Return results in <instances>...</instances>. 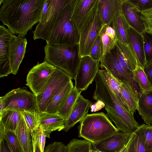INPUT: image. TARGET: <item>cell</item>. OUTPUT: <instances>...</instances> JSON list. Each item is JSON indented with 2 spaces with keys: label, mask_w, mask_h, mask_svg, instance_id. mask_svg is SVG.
Returning <instances> with one entry per match:
<instances>
[{
  "label": "cell",
  "mask_w": 152,
  "mask_h": 152,
  "mask_svg": "<svg viewBox=\"0 0 152 152\" xmlns=\"http://www.w3.org/2000/svg\"><path fill=\"white\" fill-rule=\"evenodd\" d=\"M72 0H49L48 11L32 31L34 40L62 45L79 43V31L72 18Z\"/></svg>",
  "instance_id": "1"
},
{
  "label": "cell",
  "mask_w": 152,
  "mask_h": 152,
  "mask_svg": "<svg viewBox=\"0 0 152 152\" xmlns=\"http://www.w3.org/2000/svg\"><path fill=\"white\" fill-rule=\"evenodd\" d=\"M45 0H0V20L13 34L24 38L39 23Z\"/></svg>",
  "instance_id": "2"
},
{
  "label": "cell",
  "mask_w": 152,
  "mask_h": 152,
  "mask_svg": "<svg viewBox=\"0 0 152 152\" xmlns=\"http://www.w3.org/2000/svg\"><path fill=\"white\" fill-rule=\"evenodd\" d=\"M96 87L93 98L104 104L108 117L119 131L132 132L139 127L133 115L126 108L110 87L99 70L94 79Z\"/></svg>",
  "instance_id": "3"
},
{
  "label": "cell",
  "mask_w": 152,
  "mask_h": 152,
  "mask_svg": "<svg viewBox=\"0 0 152 152\" xmlns=\"http://www.w3.org/2000/svg\"><path fill=\"white\" fill-rule=\"evenodd\" d=\"M79 137L96 144L111 137L119 131L107 115L100 112L87 114L78 126Z\"/></svg>",
  "instance_id": "4"
},
{
  "label": "cell",
  "mask_w": 152,
  "mask_h": 152,
  "mask_svg": "<svg viewBox=\"0 0 152 152\" xmlns=\"http://www.w3.org/2000/svg\"><path fill=\"white\" fill-rule=\"evenodd\" d=\"M44 61L68 73L75 79L82 58L79 43L62 45L47 44L44 47Z\"/></svg>",
  "instance_id": "5"
},
{
  "label": "cell",
  "mask_w": 152,
  "mask_h": 152,
  "mask_svg": "<svg viewBox=\"0 0 152 152\" xmlns=\"http://www.w3.org/2000/svg\"><path fill=\"white\" fill-rule=\"evenodd\" d=\"M99 0L79 30V53L81 58L88 56L104 25L98 7Z\"/></svg>",
  "instance_id": "6"
},
{
  "label": "cell",
  "mask_w": 152,
  "mask_h": 152,
  "mask_svg": "<svg viewBox=\"0 0 152 152\" xmlns=\"http://www.w3.org/2000/svg\"><path fill=\"white\" fill-rule=\"evenodd\" d=\"M72 78L66 72L56 67L40 93L36 96L37 110L45 113L53 97L71 81Z\"/></svg>",
  "instance_id": "7"
},
{
  "label": "cell",
  "mask_w": 152,
  "mask_h": 152,
  "mask_svg": "<svg viewBox=\"0 0 152 152\" xmlns=\"http://www.w3.org/2000/svg\"><path fill=\"white\" fill-rule=\"evenodd\" d=\"M100 63L101 69L107 71L117 80L129 86L139 98L142 92L134 79L133 75L128 72L120 64L115 46L103 56Z\"/></svg>",
  "instance_id": "8"
},
{
  "label": "cell",
  "mask_w": 152,
  "mask_h": 152,
  "mask_svg": "<svg viewBox=\"0 0 152 152\" xmlns=\"http://www.w3.org/2000/svg\"><path fill=\"white\" fill-rule=\"evenodd\" d=\"M0 98L4 103V110L21 113L25 110L30 112L37 110L36 96L21 88L14 89Z\"/></svg>",
  "instance_id": "9"
},
{
  "label": "cell",
  "mask_w": 152,
  "mask_h": 152,
  "mask_svg": "<svg viewBox=\"0 0 152 152\" xmlns=\"http://www.w3.org/2000/svg\"><path fill=\"white\" fill-rule=\"evenodd\" d=\"M100 62L89 56L82 58L74 79L76 89L82 91L87 89L100 69Z\"/></svg>",
  "instance_id": "10"
},
{
  "label": "cell",
  "mask_w": 152,
  "mask_h": 152,
  "mask_svg": "<svg viewBox=\"0 0 152 152\" xmlns=\"http://www.w3.org/2000/svg\"><path fill=\"white\" fill-rule=\"evenodd\" d=\"M56 67L44 61L38 63L29 71L26 77V84L33 93L37 96L43 88Z\"/></svg>",
  "instance_id": "11"
},
{
  "label": "cell",
  "mask_w": 152,
  "mask_h": 152,
  "mask_svg": "<svg viewBox=\"0 0 152 152\" xmlns=\"http://www.w3.org/2000/svg\"><path fill=\"white\" fill-rule=\"evenodd\" d=\"M13 34L3 26H0V77L12 73L10 61L11 39Z\"/></svg>",
  "instance_id": "12"
},
{
  "label": "cell",
  "mask_w": 152,
  "mask_h": 152,
  "mask_svg": "<svg viewBox=\"0 0 152 152\" xmlns=\"http://www.w3.org/2000/svg\"><path fill=\"white\" fill-rule=\"evenodd\" d=\"M27 42L25 38L13 34L11 40L10 61L12 73L16 75L25 56Z\"/></svg>",
  "instance_id": "13"
},
{
  "label": "cell",
  "mask_w": 152,
  "mask_h": 152,
  "mask_svg": "<svg viewBox=\"0 0 152 152\" xmlns=\"http://www.w3.org/2000/svg\"><path fill=\"white\" fill-rule=\"evenodd\" d=\"M132 133L119 131L114 136L93 145L94 149L103 152H119L128 143Z\"/></svg>",
  "instance_id": "14"
},
{
  "label": "cell",
  "mask_w": 152,
  "mask_h": 152,
  "mask_svg": "<svg viewBox=\"0 0 152 152\" xmlns=\"http://www.w3.org/2000/svg\"><path fill=\"white\" fill-rule=\"evenodd\" d=\"M98 1V0H72V18L79 31L84 21Z\"/></svg>",
  "instance_id": "15"
},
{
  "label": "cell",
  "mask_w": 152,
  "mask_h": 152,
  "mask_svg": "<svg viewBox=\"0 0 152 152\" xmlns=\"http://www.w3.org/2000/svg\"><path fill=\"white\" fill-rule=\"evenodd\" d=\"M121 11L129 26L139 33L145 31L142 12L129 0H122Z\"/></svg>",
  "instance_id": "16"
},
{
  "label": "cell",
  "mask_w": 152,
  "mask_h": 152,
  "mask_svg": "<svg viewBox=\"0 0 152 152\" xmlns=\"http://www.w3.org/2000/svg\"><path fill=\"white\" fill-rule=\"evenodd\" d=\"M92 102L81 94L79 96L68 118L64 120V129L67 132L77 123L80 122L87 114Z\"/></svg>",
  "instance_id": "17"
},
{
  "label": "cell",
  "mask_w": 152,
  "mask_h": 152,
  "mask_svg": "<svg viewBox=\"0 0 152 152\" xmlns=\"http://www.w3.org/2000/svg\"><path fill=\"white\" fill-rule=\"evenodd\" d=\"M128 45L134 54L138 66L144 69L145 66L142 36L130 26L127 30Z\"/></svg>",
  "instance_id": "18"
},
{
  "label": "cell",
  "mask_w": 152,
  "mask_h": 152,
  "mask_svg": "<svg viewBox=\"0 0 152 152\" xmlns=\"http://www.w3.org/2000/svg\"><path fill=\"white\" fill-rule=\"evenodd\" d=\"M115 48L120 64L128 72L133 75V71L138 66L136 57L130 47L117 40Z\"/></svg>",
  "instance_id": "19"
},
{
  "label": "cell",
  "mask_w": 152,
  "mask_h": 152,
  "mask_svg": "<svg viewBox=\"0 0 152 152\" xmlns=\"http://www.w3.org/2000/svg\"><path fill=\"white\" fill-rule=\"evenodd\" d=\"M65 119L57 114H51L45 113H40L39 126L42 129L46 137H50V133L57 130H64Z\"/></svg>",
  "instance_id": "20"
},
{
  "label": "cell",
  "mask_w": 152,
  "mask_h": 152,
  "mask_svg": "<svg viewBox=\"0 0 152 152\" xmlns=\"http://www.w3.org/2000/svg\"><path fill=\"white\" fill-rule=\"evenodd\" d=\"M122 0H99L100 15L105 25H110L120 9Z\"/></svg>",
  "instance_id": "21"
},
{
  "label": "cell",
  "mask_w": 152,
  "mask_h": 152,
  "mask_svg": "<svg viewBox=\"0 0 152 152\" xmlns=\"http://www.w3.org/2000/svg\"><path fill=\"white\" fill-rule=\"evenodd\" d=\"M137 110L145 123L152 124V90L142 93L138 98Z\"/></svg>",
  "instance_id": "22"
},
{
  "label": "cell",
  "mask_w": 152,
  "mask_h": 152,
  "mask_svg": "<svg viewBox=\"0 0 152 152\" xmlns=\"http://www.w3.org/2000/svg\"><path fill=\"white\" fill-rule=\"evenodd\" d=\"M74 87L73 83L71 80L53 97L48 105L45 113L57 114Z\"/></svg>",
  "instance_id": "23"
},
{
  "label": "cell",
  "mask_w": 152,
  "mask_h": 152,
  "mask_svg": "<svg viewBox=\"0 0 152 152\" xmlns=\"http://www.w3.org/2000/svg\"><path fill=\"white\" fill-rule=\"evenodd\" d=\"M15 132L24 152H33V142L32 135L22 115Z\"/></svg>",
  "instance_id": "24"
},
{
  "label": "cell",
  "mask_w": 152,
  "mask_h": 152,
  "mask_svg": "<svg viewBox=\"0 0 152 152\" xmlns=\"http://www.w3.org/2000/svg\"><path fill=\"white\" fill-rule=\"evenodd\" d=\"M112 26L116 34L117 40L120 42L128 45L127 41V30L130 26L120 9L115 16Z\"/></svg>",
  "instance_id": "25"
},
{
  "label": "cell",
  "mask_w": 152,
  "mask_h": 152,
  "mask_svg": "<svg viewBox=\"0 0 152 152\" xmlns=\"http://www.w3.org/2000/svg\"><path fill=\"white\" fill-rule=\"evenodd\" d=\"M147 124L139 125L132 133L128 142V152H148L144 143V134Z\"/></svg>",
  "instance_id": "26"
},
{
  "label": "cell",
  "mask_w": 152,
  "mask_h": 152,
  "mask_svg": "<svg viewBox=\"0 0 152 152\" xmlns=\"http://www.w3.org/2000/svg\"><path fill=\"white\" fill-rule=\"evenodd\" d=\"M22 116L21 113L11 110H4L0 114V123L5 133L8 131L15 132Z\"/></svg>",
  "instance_id": "27"
},
{
  "label": "cell",
  "mask_w": 152,
  "mask_h": 152,
  "mask_svg": "<svg viewBox=\"0 0 152 152\" xmlns=\"http://www.w3.org/2000/svg\"><path fill=\"white\" fill-rule=\"evenodd\" d=\"M111 24L104 25L100 33L103 46V56L115 46L117 40L115 32Z\"/></svg>",
  "instance_id": "28"
},
{
  "label": "cell",
  "mask_w": 152,
  "mask_h": 152,
  "mask_svg": "<svg viewBox=\"0 0 152 152\" xmlns=\"http://www.w3.org/2000/svg\"><path fill=\"white\" fill-rule=\"evenodd\" d=\"M117 80L119 83L122 94L130 111L133 115L137 108L139 98L129 86L122 81Z\"/></svg>",
  "instance_id": "29"
},
{
  "label": "cell",
  "mask_w": 152,
  "mask_h": 152,
  "mask_svg": "<svg viewBox=\"0 0 152 152\" xmlns=\"http://www.w3.org/2000/svg\"><path fill=\"white\" fill-rule=\"evenodd\" d=\"M82 91L74 86L63 105L57 114L67 119L70 114L79 96Z\"/></svg>",
  "instance_id": "30"
},
{
  "label": "cell",
  "mask_w": 152,
  "mask_h": 152,
  "mask_svg": "<svg viewBox=\"0 0 152 152\" xmlns=\"http://www.w3.org/2000/svg\"><path fill=\"white\" fill-rule=\"evenodd\" d=\"M99 71L117 97L127 110L130 112L122 94L118 81L106 70L101 69Z\"/></svg>",
  "instance_id": "31"
},
{
  "label": "cell",
  "mask_w": 152,
  "mask_h": 152,
  "mask_svg": "<svg viewBox=\"0 0 152 152\" xmlns=\"http://www.w3.org/2000/svg\"><path fill=\"white\" fill-rule=\"evenodd\" d=\"M68 152H98L92 148V144L86 140L74 139L67 145Z\"/></svg>",
  "instance_id": "32"
},
{
  "label": "cell",
  "mask_w": 152,
  "mask_h": 152,
  "mask_svg": "<svg viewBox=\"0 0 152 152\" xmlns=\"http://www.w3.org/2000/svg\"><path fill=\"white\" fill-rule=\"evenodd\" d=\"M133 74L134 79L142 93L147 92L152 90L143 69L137 66L133 71Z\"/></svg>",
  "instance_id": "33"
},
{
  "label": "cell",
  "mask_w": 152,
  "mask_h": 152,
  "mask_svg": "<svg viewBox=\"0 0 152 152\" xmlns=\"http://www.w3.org/2000/svg\"><path fill=\"white\" fill-rule=\"evenodd\" d=\"M26 124L31 134L39 126L40 113L37 110L34 112L24 111L21 113Z\"/></svg>",
  "instance_id": "34"
},
{
  "label": "cell",
  "mask_w": 152,
  "mask_h": 152,
  "mask_svg": "<svg viewBox=\"0 0 152 152\" xmlns=\"http://www.w3.org/2000/svg\"><path fill=\"white\" fill-rule=\"evenodd\" d=\"M141 34L143 38L146 65L152 63V34L145 31Z\"/></svg>",
  "instance_id": "35"
},
{
  "label": "cell",
  "mask_w": 152,
  "mask_h": 152,
  "mask_svg": "<svg viewBox=\"0 0 152 152\" xmlns=\"http://www.w3.org/2000/svg\"><path fill=\"white\" fill-rule=\"evenodd\" d=\"M7 139L12 152H24L15 132L8 131L5 133Z\"/></svg>",
  "instance_id": "36"
},
{
  "label": "cell",
  "mask_w": 152,
  "mask_h": 152,
  "mask_svg": "<svg viewBox=\"0 0 152 152\" xmlns=\"http://www.w3.org/2000/svg\"><path fill=\"white\" fill-rule=\"evenodd\" d=\"M88 56L95 61H100L103 56V46L100 34L95 42Z\"/></svg>",
  "instance_id": "37"
},
{
  "label": "cell",
  "mask_w": 152,
  "mask_h": 152,
  "mask_svg": "<svg viewBox=\"0 0 152 152\" xmlns=\"http://www.w3.org/2000/svg\"><path fill=\"white\" fill-rule=\"evenodd\" d=\"M141 12V19L145 26V31L152 34V8Z\"/></svg>",
  "instance_id": "38"
},
{
  "label": "cell",
  "mask_w": 152,
  "mask_h": 152,
  "mask_svg": "<svg viewBox=\"0 0 152 152\" xmlns=\"http://www.w3.org/2000/svg\"><path fill=\"white\" fill-rule=\"evenodd\" d=\"M44 152H68L67 146L61 142H54L47 145Z\"/></svg>",
  "instance_id": "39"
},
{
  "label": "cell",
  "mask_w": 152,
  "mask_h": 152,
  "mask_svg": "<svg viewBox=\"0 0 152 152\" xmlns=\"http://www.w3.org/2000/svg\"><path fill=\"white\" fill-rule=\"evenodd\" d=\"M144 143L148 152H152V124L146 126L144 134Z\"/></svg>",
  "instance_id": "40"
},
{
  "label": "cell",
  "mask_w": 152,
  "mask_h": 152,
  "mask_svg": "<svg viewBox=\"0 0 152 152\" xmlns=\"http://www.w3.org/2000/svg\"><path fill=\"white\" fill-rule=\"evenodd\" d=\"M141 12L152 8V0H129Z\"/></svg>",
  "instance_id": "41"
},
{
  "label": "cell",
  "mask_w": 152,
  "mask_h": 152,
  "mask_svg": "<svg viewBox=\"0 0 152 152\" xmlns=\"http://www.w3.org/2000/svg\"><path fill=\"white\" fill-rule=\"evenodd\" d=\"M38 127L32 134L33 142V152H42L39 140Z\"/></svg>",
  "instance_id": "42"
},
{
  "label": "cell",
  "mask_w": 152,
  "mask_h": 152,
  "mask_svg": "<svg viewBox=\"0 0 152 152\" xmlns=\"http://www.w3.org/2000/svg\"><path fill=\"white\" fill-rule=\"evenodd\" d=\"M39 140L42 152H44L45 143V137L42 129L39 127L38 129Z\"/></svg>",
  "instance_id": "43"
},
{
  "label": "cell",
  "mask_w": 152,
  "mask_h": 152,
  "mask_svg": "<svg viewBox=\"0 0 152 152\" xmlns=\"http://www.w3.org/2000/svg\"><path fill=\"white\" fill-rule=\"evenodd\" d=\"M0 152H12L8 142L4 137L0 140Z\"/></svg>",
  "instance_id": "44"
},
{
  "label": "cell",
  "mask_w": 152,
  "mask_h": 152,
  "mask_svg": "<svg viewBox=\"0 0 152 152\" xmlns=\"http://www.w3.org/2000/svg\"><path fill=\"white\" fill-rule=\"evenodd\" d=\"M143 70L152 88V63L145 65Z\"/></svg>",
  "instance_id": "45"
},
{
  "label": "cell",
  "mask_w": 152,
  "mask_h": 152,
  "mask_svg": "<svg viewBox=\"0 0 152 152\" xmlns=\"http://www.w3.org/2000/svg\"><path fill=\"white\" fill-rule=\"evenodd\" d=\"M49 5V0H45L42 9V15L40 19V21L42 20V19L43 18V17L46 14L48 9Z\"/></svg>",
  "instance_id": "46"
},
{
  "label": "cell",
  "mask_w": 152,
  "mask_h": 152,
  "mask_svg": "<svg viewBox=\"0 0 152 152\" xmlns=\"http://www.w3.org/2000/svg\"><path fill=\"white\" fill-rule=\"evenodd\" d=\"M5 131L2 124L0 123V140L3 138L4 136Z\"/></svg>",
  "instance_id": "47"
},
{
  "label": "cell",
  "mask_w": 152,
  "mask_h": 152,
  "mask_svg": "<svg viewBox=\"0 0 152 152\" xmlns=\"http://www.w3.org/2000/svg\"><path fill=\"white\" fill-rule=\"evenodd\" d=\"M4 110V106L2 100L0 98V114Z\"/></svg>",
  "instance_id": "48"
},
{
  "label": "cell",
  "mask_w": 152,
  "mask_h": 152,
  "mask_svg": "<svg viewBox=\"0 0 152 152\" xmlns=\"http://www.w3.org/2000/svg\"><path fill=\"white\" fill-rule=\"evenodd\" d=\"M119 152H128V143L127 144V145L125 146Z\"/></svg>",
  "instance_id": "49"
},
{
  "label": "cell",
  "mask_w": 152,
  "mask_h": 152,
  "mask_svg": "<svg viewBox=\"0 0 152 152\" xmlns=\"http://www.w3.org/2000/svg\"><path fill=\"white\" fill-rule=\"evenodd\" d=\"M98 152H103L99 151H98Z\"/></svg>",
  "instance_id": "50"
}]
</instances>
